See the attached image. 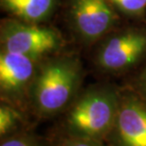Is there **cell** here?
Returning a JSON list of instances; mask_svg holds the SVG:
<instances>
[{
	"mask_svg": "<svg viewBox=\"0 0 146 146\" xmlns=\"http://www.w3.org/2000/svg\"><path fill=\"white\" fill-rule=\"evenodd\" d=\"M122 92L112 85H96L81 92L66 110L62 134L105 141L119 110Z\"/></svg>",
	"mask_w": 146,
	"mask_h": 146,
	"instance_id": "cell-1",
	"label": "cell"
},
{
	"mask_svg": "<svg viewBox=\"0 0 146 146\" xmlns=\"http://www.w3.org/2000/svg\"><path fill=\"white\" fill-rule=\"evenodd\" d=\"M83 78L77 60L59 57L40 65L30 92L29 107L40 118L65 112L79 94Z\"/></svg>",
	"mask_w": 146,
	"mask_h": 146,
	"instance_id": "cell-2",
	"label": "cell"
},
{
	"mask_svg": "<svg viewBox=\"0 0 146 146\" xmlns=\"http://www.w3.org/2000/svg\"><path fill=\"white\" fill-rule=\"evenodd\" d=\"M1 50L15 52L38 60L61 46V37L50 27L17 20L3 21Z\"/></svg>",
	"mask_w": 146,
	"mask_h": 146,
	"instance_id": "cell-3",
	"label": "cell"
},
{
	"mask_svg": "<svg viewBox=\"0 0 146 146\" xmlns=\"http://www.w3.org/2000/svg\"><path fill=\"white\" fill-rule=\"evenodd\" d=\"M39 65L37 60L15 52L1 50L0 92L1 101L24 110L29 106L30 92Z\"/></svg>",
	"mask_w": 146,
	"mask_h": 146,
	"instance_id": "cell-4",
	"label": "cell"
},
{
	"mask_svg": "<svg viewBox=\"0 0 146 146\" xmlns=\"http://www.w3.org/2000/svg\"><path fill=\"white\" fill-rule=\"evenodd\" d=\"M109 146H146V98L122 92L114 126L105 139Z\"/></svg>",
	"mask_w": 146,
	"mask_h": 146,
	"instance_id": "cell-5",
	"label": "cell"
},
{
	"mask_svg": "<svg viewBox=\"0 0 146 146\" xmlns=\"http://www.w3.org/2000/svg\"><path fill=\"white\" fill-rule=\"evenodd\" d=\"M146 55V32L127 30L106 39L97 56L99 68L105 72H120L139 62Z\"/></svg>",
	"mask_w": 146,
	"mask_h": 146,
	"instance_id": "cell-6",
	"label": "cell"
},
{
	"mask_svg": "<svg viewBox=\"0 0 146 146\" xmlns=\"http://www.w3.org/2000/svg\"><path fill=\"white\" fill-rule=\"evenodd\" d=\"M70 16L74 29L86 41H95L115 23L109 0H71Z\"/></svg>",
	"mask_w": 146,
	"mask_h": 146,
	"instance_id": "cell-7",
	"label": "cell"
},
{
	"mask_svg": "<svg viewBox=\"0 0 146 146\" xmlns=\"http://www.w3.org/2000/svg\"><path fill=\"white\" fill-rule=\"evenodd\" d=\"M57 0H1L5 11L29 23L44 21L52 13Z\"/></svg>",
	"mask_w": 146,
	"mask_h": 146,
	"instance_id": "cell-8",
	"label": "cell"
},
{
	"mask_svg": "<svg viewBox=\"0 0 146 146\" xmlns=\"http://www.w3.org/2000/svg\"><path fill=\"white\" fill-rule=\"evenodd\" d=\"M25 118L21 108L7 102L1 101L0 105V139L25 131Z\"/></svg>",
	"mask_w": 146,
	"mask_h": 146,
	"instance_id": "cell-9",
	"label": "cell"
},
{
	"mask_svg": "<svg viewBox=\"0 0 146 146\" xmlns=\"http://www.w3.org/2000/svg\"><path fill=\"white\" fill-rule=\"evenodd\" d=\"M0 146H52V143L25 130L1 139Z\"/></svg>",
	"mask_w": 146,
	"mask_h": 146,
	"instance_id": "cell-10",
	"label": "cell"
},
{
	"mask_svg": "<svg viewBox=\"0 0 146 146\" xmlns=\"http://www.w3.org/2000/svg\"><path fill=\"white\" fill-rule=\"evenodd\" d=\"M52 146H109L105 141L97 139H82L61 135L57 139L51 142Z\"/></svg>",
	"mask_w": 146,
	"mask_h": 146,
	"instance_id": "cell-11",
	"label": "cell"
},
{
	"mask_svg": "<svg viewBox=\"0 0 146 146\" xmlns=\"http://www.w3.org/2000/svg\"><path fill=\"white\" fill-rule=\"evenodd\" d=\"M124 13L139 15L146 9V0H109Z\"/></svg>",
	"mask_w": 146,
	"mask_h": 146,
	"instance_id": "cell-12",
	"label": "cell"
},
{
	"mask_svg": "<svg viewBox=\"0 0 146 146\" xmlns=\"http://www.w3.org/2000/svg\"><path fill=\"white\" fill-rule=\"evenodd\" d=\"M137 90H138L137 92L146 98V66L139 76L138 82H137Z\"/></svg>",
	"mask_w": 146,
	"mask_h": 146,
	"instance_id": "cell-13",
	"label": "cell"
}]
</instances>
